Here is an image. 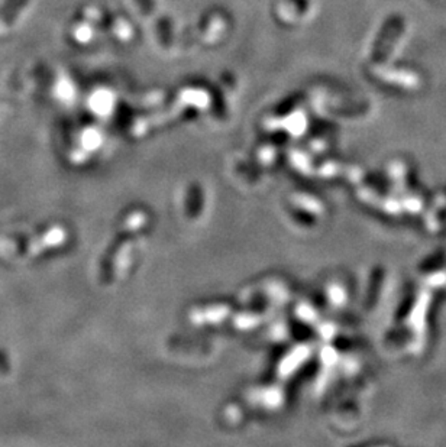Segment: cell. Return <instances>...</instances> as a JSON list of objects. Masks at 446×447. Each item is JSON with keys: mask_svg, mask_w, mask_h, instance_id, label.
<instances>
[{"mask_svg": "<svg viewBox=\"0 0 446 447\" xmlns=\"http://www.w3.org/2000/svg\"><path fill=\"white\" fill-rule=\"evenodd\" d=\"M138 4H140V6H141V11L148 12V9H149V0H138Z\"/></svg>", "mask_w": 446, "mask_h": 447, "instance_id": "6da1fadb", "label": "cell"}]
</instances>
